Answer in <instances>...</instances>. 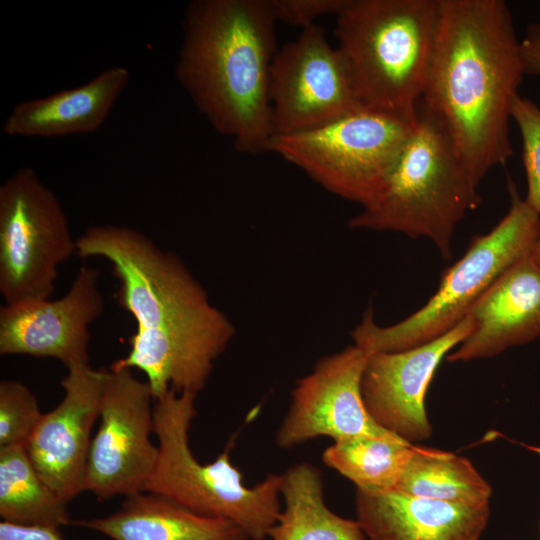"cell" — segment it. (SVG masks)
Here are the masks:
<instances>
[{"label": "cell", "instance_id": "obj_1", "mask_svg": "<svg viewBox=\"0 0 540 540\" xmlns=\"http://www.w3.org/2000/svg\"><path fill=\"white\" fill-rule=\"evenodd\" d=\"M76 254L111 263L117 301L137 324L128 354L109 368L142 371L154 400L169 390L201 391L235 330L184 263L142 232L113 224L87 228Z\"/></svg>", "mask_w": 540, "mask_h": 540}, {"label": "cell", "instance_id": "obj_2", "mask_svg": "<svg viewBox=\"0 0 540 540\" xmlns=\"http://www.w3.org/2000/svg\"><path fill=\"white\" fill-rule=\"evenodd\" d=\"M525 75L503 0H439L421 105L442 127L476 185L513 150L509 122Z\"/></svg>", "mask_w": 540, "mask_h": 540}, {"label": "cell", "instance_id": "obj_3", "mask_svg": "<svg viewBox=\"0 0 540 540\" xmlns=\"http://www.w3.org/2000/svg\"><path fill=\"white\" fill-rule=\"evenodd\" d=\"M276 23L269 0H195L184 13L176 78L211 126L250 155L268 151L274 136Z\"/></svg>", "mask_w": 540, "mask_h": 540}, {"label": "cell", "instance_id": "obj_4", "mask_svg": "<svg viewBox=\"0 0 540 540\" xmlns=\"http://www.w3.org/2000/svg\"><path fill=\"white\" fill-rule=\"evenodd\" d=\"M438 10L439 0H347L335 35L364 108L416 121Z\"/></svg>", "mask_w": 540, "mask_h": 540}, {"label": "cell", "instance_id": "obj_5", "mask_svg": "<svg viewBox=\"0 0 540 540\" xmlns=\"http://www.w3.org/2000/svg\"><path fill=\"white\" fill-rule=\"evenodd\" d=\"M195 393L169 390L155 400L158 459L144 492L160 495L197 514L237 524L248 540H264L281 512V474L252 487L231 462L232 440L210 463L199 462L189 445L197 415Z\"/></svg>", "mask_w": 540, "mask_h": 540}, {"label": "cell", "instance_id": "obj_6", "mask_svg": "<svg viewBox=\"0 0 540 540\" xmlns=\"http://www.w3.org/2000/svg\"><path fill=\"white\" fill-rule=\"evenodd\" d=\"M477 188L442 127L419 103L413 130L382 193L348 225L426 237L449 259L458 223L480 205Z\"/></svg>", "mask_w": 540, "mask_h": 540}, {"label": "cell", "instance_id": "obj_7", "mask_svg": "<svg viewBox=\"0 0 540 540\" xmlns=\"http://www.w3.org/2000/svg\"><path fill=\"white\" fill-rule=\"evenodd\" d=\"M508 183L511 205L507 214L490 232L472 239L465 254L445 270L428 302L399 323L384 327L368 310L352 332L354 345L368 353L397 352L445 335L504 271L531 252L540 233V214Z\"/></svg>", "mask_w": 540, "mask_h": 540}, {"label": "cell", "instance_id": "obj_8", "mask_svg": "<svg viewBox=\"0 0 540 540\" xmlns=\"http://www.w3.org/2000/svg\"><path fill=\"white\" fill-rule=\"evenodd\" d=\"M415 122L363 108L311 130L275 135L268 152L364 208L382 193Z\"/></svg>", "mask_w": 540, "mask_h": 540}, {"label": "cell", "instance_id": "obj_9", "mask_svg": "<svg viewBox=\"0 0 540 540\" xmlns=\"http://www.w3.org/2000/svg\"><path fill=\"white\" fill-rule=\"evenodd\" d=\"M76 253L60 200L31 167L0 186V292L5 304L47 300L58 266Z\"/></svg>", "mask_w": 540, "mask_h": 540}, {"label": "cell", "instance_id": "obj_10", "mask_svg": "<svg viewBox=\"0 0 540 540\" xmlns=\"http://www.w3.org/2000/svg\"><path fill=\"white\" fill-rule=\"evenodd\" d=\"M108 370L84 482V490L99 500L144 492L159 453L151 441L154 397L149 384L131 369Z\"/></svg>", "mask_w": 540, "mask_h": 540}, {"label": "cell", "instance_id": "obj_11", "mask_svg": "<svg viewBox=\"0 0 540 540\" xmlns=\"http://www.w3.org/2000/svg\"><path fill=\"white\" fill-rule=\"evenodd\" d=\"M269 97L274 136L311 130L364 108L341 51L316 24L277 49Z\"/></svg>", "mask_w": 540, "mask_h": 540}, {"label": "cell", "instance_id": "obj_12", "mask_svg": "<svg viewBox=\"0 0 540 540\" xmlns=\"http://www.w3.org/2000/svg\"><path fill=\"white\" fill-rule=\"evenodd\" d=\"M368 356L358 346H348L320 359L310 374L297 381L276 432L279 448L290 449L320 436L337 441L391 433L372 419L363 401L361 381Z\"/></svg>", "mask_w": 540, "mask_h": 540}, {"label": "cell", "instance_id": "obj_13", "mask_svg": "<svg viewBox=\"0 0 540 540\" xmlns=\"http://www.w3.org/2000/svg\"><path fill=\"white\" fill-rule=\"evenodd\" d=\"M468 314L445 335L397 352L369 353L362 375L365 407L383 429L416 444L432 435L425 397L442 359L473 330Z\"/></svg>", "mask_w": 540, "mask_h": 540}, {"label": "cell", "instance_id": "obj_14", "mask_svg": "<svg viewBox=\"0 0 540 540\" xmlns=\"http://www.w3.org/2000/svg\"><path fill=\"white\" fill-rule=\"evenodd\" d=\"M99 273L82 266L55 300L5 304L0 309V354L53 358L66 368L89 363V325L104 308Z\"/></svg>", "mask_w": 540, "mask_h": 540}, {"label": "cell", "instance_id": "obj_15", "mask_svg": "<svg viewBox=\"0 0 540 540\" xmlns=\"http://www.w3.org/2000/svg\"><path fill=\"white\" fill-rule=\"evenodd\" d=\"M108 374L89 363L67 368L63 399L42 414L25 445L40 477L66 504L85 491L90 436Z\"/></svg>", "mask_w": 540, "mask_h": 540}, {"label": "cell", "instance_id": "obj_16", "mask_svg": "<svg viewBox=\"0 0 540 540\" xmlns=\"http://www.w3.org/2000/svg\"><path fill=\"white\" fill-rule=\"evenodd\" d=\"M468 314L474 328L447 355L450 362L490 358L540 337V263L531 252L504 271Z\"/></svg>", "mask_w": 540, "mask_h": 540}, {"label": "cell", "instance_id": "obj_17", "mask_svg": "<svg viewBox=\"0 0 540 540\" xmlns=\"http://www.w3.org/2000/svg\"><path fill=\"white\" fill-rule=\"evenodd\" d=\"M355 504L368 540H479L490 517L489 503L445 502L396 489H356Z\"/></svg>", "mask_w": 540, "mask_h": 540}, {"label": "cell", "instance_id": "obj_18", "mask_svg": "<svg viewBox=\"0 0 540 540\" xmlns=\"http://www.w3.org/2000/svg\"><path fill=\"white\" fill-rule=\"evenodd\" d=\"M129 79L127 68L114 66L80 86L22 101L5 118L2 130L23 138L93 133L107 119Z\"/></svg>", "mask_w": 540, "mask_h": 540}, {"label": "cell", "instance_id": "obj_19", "mask_svg": "<svg viewBox=\"0 0 540 540\" xmlns=\"http://www.w3.org/2000/svg\"><path fill=\"white\" fill-rule=\"evenodd\" d=\"M71 524L112 540H248L232 521L197 514L150 492L126 497L110 515Z\"/></svg>", "mask_w": 540, "mask_h": 540}, {"label": "cell", "instance_id": "obj_20", "mask_svg": "<svg viewBox=\"0 0 540 540\" xmlns=\"http://www.w3.org/2000/svg\"><path fill=\"white\" fill-rule=\"evenodd\" d=\"M284 500L270 540H366L357 520L344 518L324 500L322 474L308 462H299L281 474Z\"/></svg>", "mask_w": 540, "mask_h": 540}, {"label": "cell", "instance_id": "obj_21", "mask_svg": "<svg viewBox=\"0 0 540 540\" xmlns=\"http://www.w3.org/2000/svg\"><path fill=\"white\" fill-rule=\"evenodd\" d=\"M396 490L416 497L475 505L489 503L492 487L470 460L455 453L412 445Z\"/></svg>", "mask_w": 540, "mask_h": 540}, {"label": "cell", "instance_id": "obj_22", "mask_svg": "<svg viewBox=\"0 0 540 540\" xmlns=\"http://www.w3.org/2000/svg\"><path fill=\"white\" fill-rule=\"evenodd\" d=\"M0 516L55 529L72 523L67 504L43 481L22 444L0 447Z\"/></svg>", "mask_w": 540, "mask_h": 540}, {"label": "cell", "instance_id": "obj_23", "mask_svg": "<svg viewBox=\"0 0 540 540\" xmlns=\"http://www.w3.org/2000/svg\"><path fill=\"white\" fill-rule=\"evenodd\" d=\"M412 445L393 433L358 435L334 441L323 452L322 460L351 480L356 489L385 492L396 488Z\"/></svg>", "mask_w": 540, "mask_h": 540}, {"label": "cell", "instance_id": "obj_24", "mask_svg": "<svg viewBox=\"0 0 540 540\" xmlns=\"http://www.w3.org/2000/svg\"><path fill=\"white\" fill-rule=\"evenodd\" d=\"M38 400L21 381L0 382V447L26 445L42 417Z\"/></svg>", "mask_w": 540, "mask_h": 540}, {"label": "cell", "instance_id": "obj_25", "mask_svg": "<svg viewBox=\"0 0 540 540\" xmlns=\"http://www.w3.org/2000/svg\"><path fill=\"white\" fill-rule=\"evenodd\" d=\"M511 119L522 136L527 179L525 201L540 214V107L530 99L517 95L512 103Z\"/></svg>", "mask_w": 540, "mask_h": 540}, {"label": "cell", "instance_id": "obj_26", "mask_svg": "<svg viewBox=\"0 0 540 540\" xmlns=\"http://www.w3.org/2000/svg\"><path fill=\"white\" fill-rule=\"evenodd\" d=\"M269 3L277 22L304 29L314 25L318 17L336 16L347 0H269Z\"/></svg>", "mask_w": 540, "mask_h": 540}, {"label": "cell", "instance_id": "obj_27", "mask_svg": "<svg viewBox=\"0 0 540 540\" xmlns=\"http://www.w3.org/2000/svg\"><path fill=\"white\" fill-rule=\"evenodd\" d=\"M0 540H63L60 529L0 522Z\"/></svg>", "mask_w": 540, "mask_h": 540}, {"label": "cell", "instance_id": "obj_28", "mask_svg": "<svg viewBox=\"0 0 540 540\" xmlns=\"http://www.w3.org/2000/svg\"><path fill=\"white\" fill-rule=\"evenodd\" d=\"M520 47L525 74L540 76V21L526 28Z\"/></svg>", "mask_w": 540, "mask_h": 540}, {"label": "cell", "instance_id": "obj_29", "mask_svg": "<svg viewBox=\"0 0 540 540\" xmlns=\"http://www.w3.org/2000/svg\"><path fill=\"white\" fill-rule=\"evenodd\" d=\"M531 255L535 261L540 263V233L538 235V238L535 244L533 245V248L531 250Z\"/></svg>", "mask_w": 540, "mask_h": 540}, {"label": "cell", "instance_id": "obj_30", "mask_svg": "<svg viewBox=\"0 0 540 540\" xmlns=\"http://www.w3.org/2000/svg\"><path fill=\"white\" fill-rule=\"evenodd\" d=\"M539 531H540V522H539Z\"/></svg>", "mask_w": 540, "mask_h": 540}]
</instances>
